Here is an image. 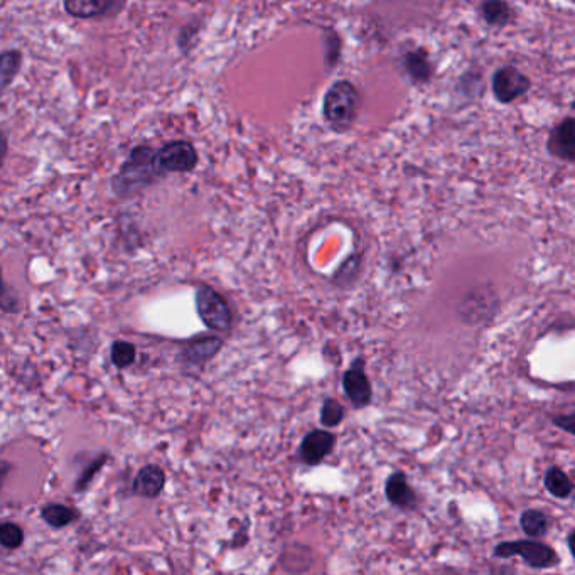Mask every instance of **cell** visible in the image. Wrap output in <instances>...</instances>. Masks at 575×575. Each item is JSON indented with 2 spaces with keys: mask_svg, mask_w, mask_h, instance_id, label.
Returning a JSON list of instances; mask_svg holds the SVG:
<instances>
[{
  "mask_svg": "<svg viewBox=\"0 0 575 575\" xmlns=\"http://www.w3.org/2000/svg\"><path fill=\"white\" fill-rule=\"evenodd\" d=\"M105 461H106V454H102L97 461H93V462L89 464V469L80 474V478H78V481H76V489H85V487L89 486L91 479L95 478V474L102 469Z\"/></svg>",
  "mask_w": 575,
  "mask_h": 575,
  "instance_id": "603a6c76",
  "label": "cell"
},
{
  "mask_svg": "<svg viewBox=\"0 0 575 575\" xmlns=\"http://www.w3.org/2000/svg\"><path fill=\"white\" fill-rule=\"evenodd\" d=\"M569 548H571V554L574 555L575 559V531H572L569 537Z\"/></svg>",
  "mask_w": 575,
  "mask_h": 575,
  "instance_id": "d4e9b609",
  "label": "cell"
},
{
  "mask_svg": "<svg viewBox=\"0 0 575 575\" xmlns=\"http://www.w3.org/2000/svg\"><path fill=\"white\" fill-rule=\"evenodd\" d=\"M344 419V409L338 400L326 399L321 407V424L325 427H336Z\"/></svg>",
  "mask_w": 575,
  "mask_h": 575,
  "instance_id": "44dd1931",
  "label": "cell"
},
{
  "mask_svg": "<svg viewBox=\"0 0 575 575\" xmlns=\"http://www.w3.org/2000/svg\"><path fill=\"white\" fill-rule=\"evenodd\" d=\"M342 390L356 409L368 407L371 397H373V390H371V384H369L368 376L363 368V359H356L353 367L344 373Z\"/></svg>",
  "mask_w": 575,
  "mask_h": 575,
  "instance_id": "52a82bcc",
  "label": "cell"
},
{
  "mask_svg": "<svg viewBox=\"0 0 575 575\" xmlns=\"http://www.w3.org/2000/svg\"><path fill=\"white\" fill-rule=\"evenodd\" d=\"M22 66V55L21 51L15 49H7L2 53V61H0V81H2V89H7L14 81L15 74L19 73Z\"/></svg>",
  "mask_w": 575,
  "mask_h": 575,
  "instance_id": "ac0fdd59",
  "label": "cell"
},
{
  "mask_svg": "<svg viewBox=\"0 0 575 575\" xmlns=\"http://www.w3.org/2000/svg\"><path fill=\"white\" fill-rule=\"evenodd\" d=\"M530 78L513 66L500 68L493 76V93L498 102L513 104L530 89Z\"/></svg>",
  "mask_w": 575,
  "mask_h": 575,
  "instance_id": "8992f818",
  "label": "cell"
},
{
  "mask_svg": "<svg viewBox=\"0 0 575 575\" xmlns=\"http://www.w3.org/2000/svg\"><path fill=\"white\" fill-rule=\"evenodd\" d=\"M495 555L500 559H510L513 555H520L533 569H550L561 562L552 546L535 540L502 542L495 548Z\"/></svg>",
  "mask_w": 575,
  "mask_h": 575,
  "instance_id": "277c9868",
  "label": "cell"
},
{
  "mask_svg": "<svg viewBox=\"0 0 575 575\" xmlns=\"http://www.w3.org/2000/svg\"><path fill=\"white\" fill-rule=\"evenodd\" d=\"M41 517L49 527L59 530L74 523L80 517V513L72 506H66L61 503H47L41 510Z\"/></svg>",
  "mask_w": 575,
  "mask_h": 575,
  "instance_id": "9a60e30c",
  "label": "cell"
},
{
  "mask_svg": "<svg viewBox=\"0 0 575 575\" xmlns=\"http://www.w3.org/2000/svg\"><path fill=\"white\" fill-rule=\"evenodd\" d=\"M194 300H196V310L201 321L209 329L220 331V333L230 331V327L233 325V314L226 299L218 291H215L207 283H199L196 287Z\"/></svg>",
  "mask_w": 575,
  "mask_h": 575,
  "instance_id": "3957f363",
  "label": "cell"
},
{
  "mask_svg": "<svg viewBox=\"0 0 575 575\" xmlns=\"http://www.w3.org/2000/svg\"><path fill=\"white\" fill-rule=\"evenodd\" d=\"M405 72L417 83H427L432 76V63L427 56V51L424 49H413L409 51L403 58Z\"/></svg>",
  "mask_w": 575,
  "mask_h": 575,
  "instance_id": "5bb4252c",
  "label": "cell"
},
{
  "mask_svg": "<svg viewBox=\"0 0 575 575\" xmlns=\"http://www.w3.org/2000/svg\"><path fill=\"white\" fill-rule=\"evenodd\" d=\"M198 161H199L198 152L188 140L167 142L157 150V157H156V163L163 176L169 173H179V174L191 173L198 165Z\"/></svg>",
  "mask_w": 575,
  "mask_h": 575,
  "instance_id": "5b68a950",
  "label": "cell"
},
{
  "mask_svg": "<svg viewBox=\"0 0 575 575\" xmlns=\"http://www.w3.org/2000/svg\"><path fill=\"white\" fill-rule=\"evenodd\" d=\"M546 148L557 159L575 163V117L565 118L550 132Z\"/></svg>",
  "mask_w": 575,
  "mask_h": 575,
  "instance_id": "ba28073f",
  "label": "cell"
},
{
  "mask_svg": "<svg viewBox=\"0 0 575 575\" xmlns=\"http://www.w3.org/2000/svg\"><path fill=\"white\" fill-rule=\"evenodd\" d=\"M545 487L555 498H569L574 491L569 476L562 471L561 468H555V466L546 471Z\"/></svg>",
  "mask_w": 575,
  "mask_h": 575,
  "instance_id": "e0dca14e",
  "label": "cell"
},
{
  "mask_svg": "<svg viewBox=\"0 0 575 575\" xmlns=\"http://www.w3.org/2000/svg\"><path fill=\"white\" fill-rule=\"evenodd\" d=\"M481 14H483V19L486 21L489 26L503 28V26H506V24L512 22L515 13H513V9H512L508 4L493 0V2H485V4L481 5Z\"/></svg>",
  "mask_w": 575,
  "mask_h": 575,
  "instance_id": "2e32d148",
  "label": "cell"
},
{
  "mask_svg": "<svg viewBox=\"0 0 575 575\" xmlns=\"http://www.w3.org/2000/svg\"><path fill=\"white\" fill-rule=\"evenodd\" d=\"M110 356H112V363H114L117 368H129L133 361H135L137 350H135L132 342H129V341H115V342L112 344Z\"/></svg>",
  "mask_w": 575,
  "mask_h": 575,
  "instance_id": "ffe728a7",
  "label": "cell"
},
{
  "mask_svg": "<svg viewBox=\"0 0 575 575\" xmlns=\"http://www.w3.org/2000/svg\"><path fill=\"white\" fill-rule=\"evenodd\" d=\"M334 443H336V437L331 432L310 430L300 444V458L306 464L316 466L331 454Z\"/></svg>",
  "mask_w": 575,
  "mask_h": 575,
  "instance_id": "9c48e42d",
  "label": "cell"
},
{
  "mask_svg": "<svg viewBox=\"0 0 575 575\" xmlns=\"http://www.w3.org/2000/svg\"><path fill=\"white\" fill-rule=\"evenodd\" d=\"M157 150L148 146L132 148L127 161L120 167L114 179V190L120 196H129L148 186L154 179L163 176L157 163Z\"/></svg>",
  "mask_w": 575,
  "mask_h": 575,
  "instance_id": "6da1fadb",
  "label": "cell"
},
{
  "mask_svg": "<svg viewBox=\"0 0 575 575\" xmlns=\"http://www.w3.org/2000/svg\"><path fill=\"white\" fill-rule=\"evenodd\" d=\"M165 486V472L156 466L148 464L137 472L133 479L132 491L137 496L142 498H157Z\"/></svg>",
  "mask_w": 575,
  "mask_h": 575,
  "instance_id": "8fae6325",
  "label": "cell"
},
{
  "mask_svg": "<svg viewBox=\"0 0 575 575\" xmlns=\"http://www.w3.org/2000/svg\"><path fill=\"white\" fill-rule=\"evenodd\" d=\"M64 11L73 17L80 19H93L98 15L108 14L110 11L118 9L120 4L114 0H66L63 4Z\"/></svg>",
  "mask_w": 575,
  "mask_h": 575,
  "instance_id": "4fadbf2b",
  "label": "cell"
},
{
  "mask_svg": "<svg viewBox=\"0 0 575 575\" xmlns=\"http://www.w3.org/2000/svg\"><path fill=\"white\" fill-rule=\"evenodd\" d=\"M386 500L397 508H413L417 503V496L413 487L409 485L407 476L403 472H393L385 485Z\"/></svg>",
  "mask_w": 575,
  "mask_h": 575,
  "instance_id": "7c38bea8",
  "label": "cell"
},
{
  "mask_svg": "<svg viewBox=\"0 0 575 575\" xmlns=\"http://www.w3.org/2000/svg\"><path fill=\"white\" fill-rule=\"evenodd\" d=\"M223 340L218 336H203L191 341L181 351V359L191 367H203L222 351Z\"/></svg>",
  "mask_w": 575,
  "mask_h": 575,
  "instance_id": "30bf717a",
  "label": "cell"
},
{
  "mask_svg": "<svg viewBox=\"0 0 575 575\" xmlns=\"http://www.w3.org/2000/svg\"><path fill=\"white\" fill-rule=\"evenodd\" d=\"M0 544L7 550H14L24 544V531L15 523H4L0 527Z\"/></svg>",
  "mask_w": 575,
  "mask_h": 575,
  "instance_id": "7402d4cb",
  "label": "cell"
},
{
  "mask_svg": "<svg viewBox=\"0 0 575 575\" xmlns=\"http://www.w3.org/2000/svg\"><path fill=\"white\" fill-rule=\"evenodd\" d=\"M359 108V91L351 81L340 80L326 91L323 114L334 131H346L353 125Z\"/></svg>",
  "mask_w": 575,
  "mask_h": 575,
  "instance_id": "7a4b0ae2",
  "label": "cell"
},
{
  "mask_svg": "<svg viewBox=\"0 0 575 575\" xmlns=\"http://www.w3.org/2000/svg\"><path fill=\"white\" fill-rule=\"evenodd\" d=\"M554 426L569 432V434H574L575 435V412L565 413V415H557L554 417Z\"/></svg>",
  "mask_w": 575,
  "mask_h": 575,
  "instance_id": "cb8c5ba5",
  "label": "cell"
},
{
  "mask_svg": "<svg viewBox=\"0 0 575 575\" xmlns=\"http://www.w3.org/2000/svg\"><path fill=\"white\" fill-rule=\"evenodd\" d=\"M520 523H521V528L530 535L533 538L537 537H542L545 535L546 528H548V520H546L545 515L538 510H527L521 518H520Z\"/></svg>",
  "mask_w": 575,
  "mask_h": 575,
  "instance_id": "d6986e66",
  "label": "cell"
}]
</instances>
